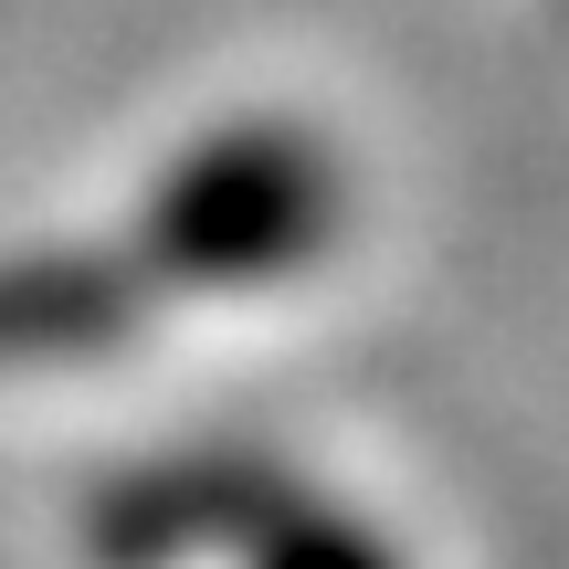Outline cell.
<instances>
[{
    "mask_svg": "<svg viewBox=\"0 0 569 569\" xmlns=\"http://www.w3.org/2000/svg\"><path fill=\"white\" fill-rule=\"evenodd\" d=\"M338 232V169L296 127H232L201 138L148 201V253L180 284H264L296 274Z\"/></svg>",
    "mask_w": 569,
    "mask_h": 569,
    "instance_id": "6da1fadb",
    "label": "cell"
},
{
    "mask_svg": "<svg viewBox=\"0 0 569 569\" xmlns=\"http://www.w3.org/2000/svg\"><path fill=\"white\" fill-rule=\"evenodd\" d=\"M274 507V486L253 465H190V475H138L117 486V517H106V549L117 559H190L211 538H243L253 517Z\"/></svg>",
    "mask_w": 569,
    "mask_h": 569,
    "instance_id": "7a4b0ae2",
    "label": "cell"
},
{
    "mask_svg": "<svg viewBox=\"0 0 569 569\" xmlns=\"http://www.w3.org/2000/svg\"><path fill=\"white\" fill-rule=\"evenodd\" d=\"M117 327H127V296L84 264H11L0 274V369L63 359V348H106Z\"/></svg>",
    "mask_w": 569,
    "mask_h": 569,
    "instance_id": "3957f363",
    "label": "cell"
},
{
    "mask_svg": "<svg viewBox=\"0 0 569 569\" xmlns=\"http://www.w3.org/2000/svg\"><path fill=\"white\" fill-rule=\"evenodd\" d=\"M243 569H411L390 549L380 528H359V517L338 507H306V496H274L264 517L243 528Z\"/></svg>",
    "mask_w": 569,
    "mask_h": 569,
    "instance_id": "277c9868",
    "label": "cell"
}]
</instances>
